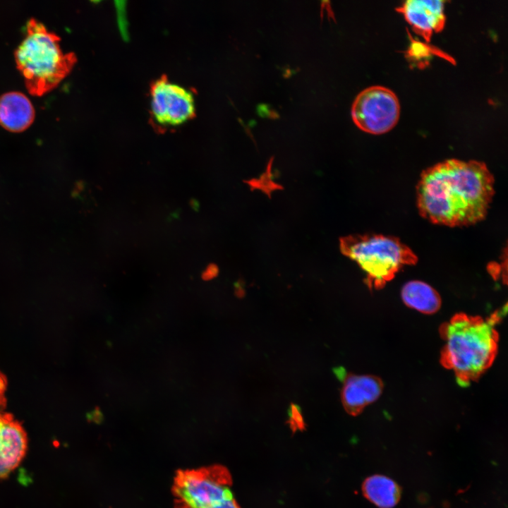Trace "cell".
Instances as JSON below:
<instances>
[{
    "mask_svg": "<svg viewBox=\"0 0 508 508\" xmlns=\"http://www.w3.org/2000/svg\"><path fill=\"white\" fill-rule=\"evenodd\" d=\"M495 179L483 162L449 159L424 170L416 187L420 214L448 226H469L485 219Z\"/></svg>",
    "mask_w": 508,
    "mask_h": 508,
    "instance_id": "obj_1",
    "label": "cell"
},
{
    "mask_svg": "<svg viewBox=\"0 0 508 508\" xmlns=\"http://www.w3.org/2000/svg\"><path fill=\"white\" fill-rule=\"evenodd\" d=\"M501 318L500 311L487 318L458 313L440 327L445 342L440 361L453 371L459 385L465 387L478 381L492 366L498 351L495 325Z\"/></svg>",
    "mask_w": 508,
    "mask_h": 508,
    "instance_id": "obj_2",
    "label": "cell"
},
{
    "mask_svg": "<svg viewBox=\"0 0 508 508\" xmlns=\"http://www.w3.org/2000/svg\"><path fill=\"white\" fill-rule=\"evenodd\" d=\"M61 38L41 22L31 18L25 35L14 52L30 93L42 95L54 88L69 73L76 62L73 52H64Z\"/></svg>",
    "mask_w": 508,
    "mask_h": 508,
    "instance_id": "obj_3",
    "label": "cell"
},
{
    "mask_svg": "<svg viewBox=\"0 0 508 508\" xmlns=\"http://www.w3.org/2000/svg\"><path fill=\"white\" fill-rule=\"evenodd\" d=\"M340 246L342 253L365 272L368 286L375 289L383 288L403 267L418 261L412 250L394 236H351L343 238Z\"/></svg>",
    "mask_w": 508,
    "mask_h": 508,
    "instance_id": "obj_4",
    "label": "cell"
},
{
    "mask_svg": "<svg viewBox=\"0 0 508 508\" xmlns=\"http://www.w3.org/2000/svg\"><path fill=\"white\" fill-rule=\"evenodd\" d=\"M231 485L228 470L215 465L180 471L175 478L174 492L180 508H211L233 497Z\"/></svg>",
    "mask_w": 508,
    "mask_h": 508,
    "instance_id": "obj_5",
    "label": "cell"
},
{
    "mask_svg": "<svg viewBox=\"0 0 508 508\" xmlns=\"http://www.w3.org/2000/svg\"><path fill=\"white\" fill-rule=\"evenodd\" d=\"M351 118L361 131L381 135L391 131L398 123L400 104L390 89L373 85L361 91L351 105Z\"/></svg>",
    "mask_w": 508,
    "mask_h": 508,
    "instance_id": "obj_6",
    "label": "cell"
},
{
    "mask_svg": "<svg viewBox=\"0 0 508 508\" xmlns=\"http://www.w3.org/2000/svg\"><path fill=\"white\" fill-rule=\"evenodd\" d=\"M150 103L154 120L164 126L183 123L195 113L191 92L167 79H159L152 85Z\"/></svg>",
    "mask_w": 508,
    "mask_h": 508,
    "instance_id": "obj_7",
    "label": "cell"
},
{
    "mask_svg": "<svg viewBox=\"0 0 508 508\" xmlns=\"http://www.w3.org/2000/svg\"><path fill=\"white\" fill-rule=\"evenodd\" d=\"M445 1L408 0L397 8L413 30L430 41L434 33L441 32L445 25Z\"/></svg>",
    "mask_w": 508,
    "mask_h": 508,
    "instance_id": "obj_8",
    "label": "cell"
},
{
    "mask_svg": "<svg viewBox=\"0 0 508 508\" xmlns=\"http://www.w3.org/2000/svg\"><path fill=\"white\" fill-rule=\"evenodd\" d=\"M27 449V436L11 415L0 412V479L20 463Z\"/></svg>",
    "mask_w": 508,
    "mask_h": 508,
    "instance_id": "obj_9",
    "label": "cell"
},
{
    "mask_svg": "<svg viewBox=\"0 0 508 508\" xmlns=\"http://www.w3.org/2000/svg\"><path fill=\"white\" fill-rule=\"evenodd\" d=\"M383 387L382 380L373 375L349 374L344 376L341 392L344 409L350 415H358L365 406L380 397Z\"/></svg>",
    "mask_w": 508,
    "mask_h": 508,
    "instance_id": "obj_10",
    "label": "cell"
},
{
    "mask_svg": "<svg viewBox=\"0 0 508 508\" xmlns=\"http://www.w3.org/2000/svg\"><path fill=\"white\" fill-rule=\"evenodd\" d=\"M34 118V107L24 93L8 91L0 96V123L6 130L23 131L30 126Z\"/></svg>",
    "mask_w": 508,
    "mask_h": 508,
    "instance_id": "obj_11",
    "label": "cell"
},
{
    "mask_svg": "<svg viewBox=\"0 0 508 508\" xmlns=\"http://www.w3.org/2000/svg\"><path fill=\"white\" fill-rule=\"evenodd\" d=\"M401 296L406 306L427 315L437 313L442 304L439 293L428 284L419 280L406 282L402 286Z\"/></svg>",
    "mask_w": 508,
    "mask_h": 508,
    "instance_id": "obj_12",
    "label": "cell"
},
{
    "mask_svg": "<svg viewBox=\"0 0 508 508\" xmlns=\"http://www.w3.org/2000/svg\"><path fill=\"white\" fill-rule=\"evenodd\" d=\"M362 490L364 496L379 508H392L401 497L399 485L379 474L367 478L362 485Z\"/></svg>",
    "mask_w": 508,
    "mask_h": 508,
    "instance_id": "obj_13",
    "label": "cell"
},
{
    "mask_svg": "<svg viewBox=\"0 0 508 508\" xmlns=\"http://www.w3.org/2000/svg\"><path fill=\"white\" fill-rule=\"evenodd\" d=\"M289 417V422L292 429H303L304 428L303 418L297 406L294 404L291 406Z\"/></svg>",
    "mask_w": 508,
    "mask_h": 508,
    "instance_id": "obj_14",
    "label": "cell"
},
{
    "mask_svg": "<svg viewBox=\"0 0 508 508\" xmlns=\"http://www.w3.org/2000/svg\"><path fill=\"white\" fill-rule=\"evenodd\" d=\"M6 379L0 373V412L5 405Z\"/></svg>",
    "mask_w": 508,
    "mask_h": 508,
    "instance_id": "obj_15",
    "label": "cell"
},
{
    "mask_svg": "<svg viewBox=\"0 0 508 508\" xmlns=\"http://www.w3.org/2000/svg\"><path fill=\"white\" fill-rule=\"evenodd\" d=\"M218 270L214 265H209L202 274V278L204 280H209L214 277L217 274Z\"/></svg>",
    "mask_w": 508,
    "mask_h": 508,
    "instance_id": "obj_16",
    "label": "cell"
},
{
    "mask_svg": "<svg viewBox=\"0 0 508 508\" xmlns=\"http://www.w3.org/2000/svg\"><path fill=\"white\" fill-rule=\"evenodd\" d=\"M211 508H241L234 497L225 500Z\"/></svg>",
    "mask_w": 508,
    "mask_h": 508,
    "instance_id": "obj_17",
    "label": "cell"
},
{
    "mask_svg": "<svg viewBox=\"0 0 508 508\" xmlns=\"http://www.w3.org/2000/svg\"><path fill=\"white\" fill-rule=\"evenodd\" d=\"M191 203H193V204H191L192 207H194V206H195V208L197 209V207H198L197 202L195 200H192Z\"/></svg>",
    "mask_w": 508,
    "mask_h": 508,
    "instance_id": "obj_18",
    "label": "cell"
}]
</instances>
